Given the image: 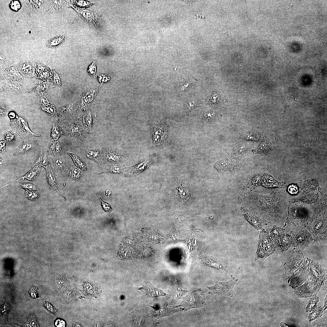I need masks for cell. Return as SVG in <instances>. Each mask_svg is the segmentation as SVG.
Wrapping results in <instances>:
<instances>
[{"label":"cell","instance_id":"cell-1","mask_svg":"<svg viewBox=\"0 0 327 327\" xmlns=\"http://www.w3.org/2000/svg\"><path fill=\"white\" fill-rule=\"evenodd\" d=\"M318 213L306 208H291L284 228L285 232L293 235L303 230L309 231Z\"/></svg>","mask_w":327,"mask_h":327},{"label":"cell","instance_id":"cell-2","mask_svg":"<svg viewBox=\"0 0 327 327\" xmlns=\"http://www.w3.org/2000/svg\"><path fill=\"white\" fill-rule=\"evenodd\" d=\"M276 248L268 232L262 229L260 232L258 247L255 259L264 260L266 257L274 253Z\"/></svg>","mask_w":327,"mask_h":327},{"label":"cell","instance_id":"cell-3","mask_svg":"<svg viewBox=\"0 0 327 327\" xmlns=\"http://www.w3.org/2000/svg\"><path fill=\"white\" fill-rule=\"evenodd\" d=\"M101 151L102 160L108 165L121 164L129 157V154L127 151L117 148L103 147Z\"/></svg>","mask_w":327,"mask_h":327},{"label":"cell","instance_id":"cell-4","mask_svg":"<svg viewBox=\"0 0 327 327\" xmlns=\"http://www.w3.org/2000/svg\"><path fill=\"white\" fill-rule=\"evenodd\" d=\"M205 305L204 292L201 289H198L183 297L181 303L177 307H181L185 311L190 309L203 307Z\"/></svg>","mask_w":327,"mask_h":327},{"label":"cell","instance_id":"cell-5","mask_svg":"<svg viewBox=\"0 0 327 327\" xmlns=\"http://www.w3.org/2000/svg\"><path fill=\"white\" fill-rule=\"evenodd\" d=\"M309 231L313 240L321 241L327 239L326 213L316 217L311 226Z\"/></svg>","mask_w":327,"mask_h":327},{"label":"cell","instance_id":"cell-6","mask_svg":"<svg viewBox=\"0 0 327 327\" xmlns=\"http://www.w3.org/2000/svg\"><path fill=\"white\" fill-rule=\"evenodd\" d=\"M238 280V279L232 277L226 282H216L214 285L206 287L210 290L208 293L211 295L217 294L219 296L233 297L234 287Z\"/></svg>","mask_w":327,"mask_h":327},{"label":"cell","instance_id":"cell-7","mask_svg":"<svg viewBox=\"0 0 327 327\" xmlns=\"http://www.w3.org/2000/svg\"><path fill=\"white\" fill-rule=\"evenodd\" d=\"M306 259L302 251L294 248L290 256L284 264L286 275L294 273L304 265Z\"/></svg>","mask_w":327,"mask_h":327},{"label":"cell","instance_id":"cell-8","mask_svg":"<svg viewBox=\"0 0 327 327\" xmlns=\"http://www.w3.org/2000/svg\"><path fill=\"white\" fill-rule=\"evenodd\" d=\"M168 129V126L164 122L159 121L153 124L151 128L152 147L159 146L164 143L167 136Z\"/></svg>","mask_w":327,"mask_h":327},{"label":"cell","instance_id":"cell-9","mask_svg":"<svg viewBox=\"0 0 327 327\" xmlns=\"http://www.w3.org/2000/svg\"><path fill=\"white\" fill-rule=\"evenodd\" d=\"M242 166L239 161L231 157L217 161L214 164L213 167L219 172L229 174L236 171Z\"/></svg>","mask_w":327,"mask_h":327},{"label":"cell","instance_id":"cell-10","mask_svg":"<svg viewBox=\"0 0 327 327\" xmlns=\"http://www.w3.org/2000/svg\"><path fill=\"white\" fill-rule=\"evenodd\" d=\"M311 234L308 230H303L292 235V244L298 250L302 251L312 241Z\"/></svg>","mask_w":327,"mask_h":327},{"label":"cell","instance_id":"cell-11","mask_svg":"<svg viewBox=\"0 0 327 327\" xmlns=\"http://www.w3.org/2000/svg\"><path fill=\"white\" fill-rule=\"evenodd\" d=\"M71 7L74 9L79 16L91 24H93L95 25L97 20L101 16V15L95 11H90L73 5H71Z\"/></svg>","mask_w":327,"mask_h":327},{"label":"cell","instance_id":"cell-12","mask_svg":"<svg viewBox=\"0 0 327 327\" xmlns=\"http://www.w3.org/2000/svg\"><path fill=\"white\" fill-rule=\"evenodd\" d=\"M249 145L244 141L237 143L233 146L231 153V158L240 160L242 157L247 151Z\"/></svg>","mask_w":327,"mask_h":327},{"label":"cell","instance_id":"cell-13","mask_svg":"<svg viewBox=\"0 0 327 327\" xmlns=\"http://www.w3.org/2000/svg\"><path fill=\"white\" fill-rule=\"evenodd\" d=\"M200 259L204 265L219 270H224L228 272L231 277H233V275L229 272L226 267L222 265L217 259L212 256H206L201 257Z\"/></svg>","mask_w":327,"mask_h":327},{"label":"cell","instance_id":"cell-14","mask_svg":"<svg viewBox=\"0 0 327 327\" xmlns=\"http://www.w3.org/2000/svg\"><path fill=\"white\" fill-rule=\"evenodd\" d=\"M272 147V144L270 139L266 135H265L258 148L252 150V151L255 154L268 155L271 153Z\"/></svg>","mask_w":327,"mask_h":327},{"label":"cell","instance_id":"cell-15","mask_svg":"<svg viewBox=\"0 0 327 327\" xmlns=\"http://www.w3.org/2000/svg\"><path fill=\"white\" fill-rule=\"evenodd\" d=\"M41 155L38 158V159L36 161V163L33 165L32 168L25 175L23 176H22L18 179L15 180L14 182L10 183L9 184L5 185L2 187V188L4 187H5L9 184H11L14 182H15L21 179H27L29 180H34L36 177L38 176V175L39 173L41 168Z\"/></svg>","mask_w":327,"mask_h":327},{"label":"cell","instance_id":"cell-16","mask_svg":"<svg viewBox=\"0 0 327 327\" xmlns=\"http://www.w3.org/2000/svg\"><path fill=\"white\" fill-rule=\"evenodd\" d=\"M282 252L288 250L292 244V235L285 233L274 243Z\"/></svg>","mask_w":327,"mask_h":327},{"label":"cell","instance_id":"cell-17","mask_svg":"<svg viewBox=\"0 0 327 327\" xmlns=\"http://www.w3.org/2000/svg\"><path fill=\"white\" fill-rule=\"evenodd\" d=\"M46 171L47 180L50 188L57 191L65 200L66 199L61 194L58 189L57 183V178L51 167L50 163L45 167Z\"/></svg>","mask_w":327,"mask_h":327},{"label":"cell","instance_id":"cell-18","mask_svg":"<svg viewBox=\"0 0 327 327\" xmlns=\"http://www.w3.org/2000/svg\"><path fill=\"white\" fill-rule=\"evenodd\" d=\"M139 289L144 292L148 296L155 297L165 296L166 294L161 290L154 287L149 282L146 283L143 287Z\"/></svg>","mask_w":327,"mask_h":327},{"label":"cell","instance_id":"cell-19","mask_svg":"<svg viewBox=\"0 0 327 327\" xmlns=\"http://www.w3.org/2000/svg\"><path fill=\"white\" fill-rule=\"evenodd\" d=\"M18 121L16 125H14L15 126H14L15 129L17 130L18 132L20 133V134H23V136H25L29 134L36 136H39V135L34 133L30 130L25 119L20 118Z\"/></svg>","mask_w":327,"mask_h":327},{"label":"cell","instance_id":"cell-20","mask_svg":"<svg viewBox=\"0 0 327 327\" xmlns=\"http://www.w3.org/2000/svg\"><path fill=\"white\" fill-rule=\"evenodd\" d=\"M261 137V134L258 130L251 129L242 133L240 138L243 140L257 141Z\"/></svg>","mask_w":327,"mask_h":327},{"label":"cell","instance_id":"cell-21","mask_svg":"<svg viewBox=\"0 0 327 327\" xmlns=\"http://www.w3.org/2000/svg\"><path fill=\"white\" fill-rule=\"evenodd\" d=\"M153 162L151 158H148L143 160L136 165L130 169L129 172L133 174L140 173L147 168Z\"/></svg>","mask_w":327,"mask_h":327},{"label":"cell","instance_id":"cell-22","mask_svg":"<svg viewBox=\"0 0 327 327\" xmlns=\"http://www.w3.org/2000/svg\"><path fill=\"white\" fill-rule=\"evenodd\" d=\"M243 215L244 219L256 229H262L264 223L258 217L249 213H244Z\"/></svg>","mask_w":327,"mask_h":327},{"label":"cell","instance_id":"cell-23","mask_svg":"<svg viewBox=\"0 0 327 327\" xmlns=\"http://www.w3.org/2000/svg\"><path fill=\"white\" fill-rule=\"evenodd\" d=\"M53 168L55 172L58 173H64L67 172L68 169L63 160L59 157H54L51 161Z\"/></svg>","mask_w":327,"mask_h":327},{"label":"cell","instance_id":"cell-24","mask_svg":"<svg viewBox=\"0 0 327 327\" xmlns=\"http://www.w3.org/2000/svg\"><path fill=\"white\" fill-rule=\"evenodd\" d=\"M126 170V168L124 165L108 164L99 174L104 173L121 174L125 172Z\"/></svg>","mask_w":327,"mask_h":327},{"label":"cell","instance_id":"cell-25","mask_svg":"<svg viewBox=\"0 0 327 327\" xmlns=\"http://www.w3.org/2000/svg\"><path fill=\"white\" fill-rule=\"evenodd\" d=\"M285 233V232L284 228L274 225L270 231L269 236L274 243Z\"/></svg>","mask_w":327,"mask_h":327},{"label":"cell","instance_id":"cell-26","mask_svg":"<svg viewBox=\"0 0 327 327\" xmlns=\"http://www.w3.org/2000/svg\"><path fill=\"white\" fill-rule=\"evenodd\" d=\"M49 149L50 153L55 157H59L62 152L60 143L56 140H52L49 146Z\"/></svg>","mask_w":327,"mask_h":327},{"label":"cell","instance_id":"cell-27","mask_svg":"<svg viewBox=\"0 0 327 327\" xmlns=\"http://www.w3.org/2000/svg\"><path fill=\"white\" fill-rule=\"evenodd\" d=\"M85 153L87 157L98 164L101 163V151L97 150H87Z\"/></svg>","mask_w":327,"mask_h":327},{"label":"cell","instance_id":"cell-28","mask_svg":"<svg viewBox=\"0 0 327 327\" xmlns=\"http://www.w3.org/2000/svg\"><path fill=\"white\" fill-rule=\"evenodd\" d=\"M189 291H190L184 290L180 288H177L172 293L170 301L171 304H175L184 294Z\"/></svg>","mask_w":327,"mask_h":327},{"label":"cell","instance_id":"cell-29","mask_svg":"<svg viewBox=\"0 0 327 327\" xmlns=\"http://www.w3.org/2000/svg\"><path fill=\"white\" fill-rule=\"evenodd\" d=\"M70 127H69L68 132L69 133L70 135L73 136H75L76 137H81V133L82 132V131L83 128V125H76V124H72L70 125Z\"/></svg>","mask_w":327,"mask_h":327},{"label":"cell","instance_id":"cell-30","mask_svg":"<svg viewBox=\"0 0 327 327\" xmlns=\"http://www.w3.org/2000/svg\"><path fill=\"white\" fill-rule=\"evenodd\" d=\"M63 134L61 128L56 123H54L51 133V137L52 140H57Z\"/></svg>","mask_w":327,"mask_h":327},{"label":"cell","instance_id":"cell-31","mask_svg":"<svg viewBox=\"0 0 327 327\" xmlns=\"http://www.w3.org/2000/svg\"><path fill=\"white\" fill-rule=\"evenodd\" d=\"M82 175V172L80 169L74 166L71 167L69 173V177L70 178L75 180H78L80 179Z\"/></svg>","mask_w":327,"mask_h":327},{"label":"cell","instance_id":"cell-32","mask_svg":"<svg viewBox=\"0 0 327 327\" xmlns=\"http://www.w3.org/2000/svg\"><path fill=\"white\" fill-rule=\"evenodd\" d=\"M68 154L71 157L77 167L84 170H87V167L84 162L79 157L72 153H68Z\"/></svg>","mask_w":327,"mask_h":327},{"label":"cell","instance_id":"cell-33","mask_svg":"<svg viewBox=\"0 0 327 327\" xmlns=\"http://www.w3.org/2000/svg\"><path fill=\"white\" fill-rule=\"evenodd\" d=\"M66 37L64 35H59L52 38L50 41L52 47H57L62 44L65 41Z\"/></svg>","mask_w":327,"mask_h":327},{"label":"cell","instance_id":"cell-34","mask_svg":"<svg viewBox=\"0 0 327 327\" xmlns=\"http://www.w3.org/2000/svg\"><path fill=\"white\" fill-rule=\"evenodd\" d=\"M10 309V307L7 302L1 306L0 308V313L3 319L5 321H8V315Z\"/></svg>","mask_w":327,"mask_h":327},{"label":"cell","instance_id":"cell-35","mask_svg":"<svg viewBox=\"0 0 327 327\" xmlns=\"http://www.w3.org/2000/svg\"><path fill=\"white\" fill-rule=\"evenodd\" d=\"M25 325L27 327H38L39 325L35 315L32 314L30 316L26 323Z\"/></svg>","mask_w":327,"mask_h":327},{"label":"cell","instance_id":"cell-36","mask_svg":"<svg viewBox=\"0 0 327 327\" xmlns=\"http://www.w3.org/2000/svg\"><path fill=\"white\" fill-rule=\"evenodd\" d=\"M32 145L28 143H23L19 147L17 152V154H23L30 150L32 148Z\"/></svg>","mask_w":327,"mask_h":327},{"label":"cell","instance_id":"cell-37","mask_svg":"<svg viewBox=\"0 0 327 327\" xmlns=\"http://www.w3.org/2000/svg\"><path fill=\"white\" fill-rule=\"evenodd\" d=\"M25 195L28 199L34 200L38 199L40 196V194L37 191L26 190L25 192Z\"/></svg>","mask_w":327,"mask_h":327},{"label":"cell","instance_id":"cell-38","mask_svg":"<svg viewBox=\"0 0 327 327\" xmlns=\"http://www.w3.org/2000/svg\"><path fill=\"white\" fill-rule=\"evenodd\" d=\"M73 3L74 5L78 7V8L81 7V8H86L93 5V3L88 1L83 0L74 1Z\"/></svg>","mask_w":327,"mask_h":327},{"label":"cell","instance_id":"cell-39","mask_svg":"<svg viewBox=\"0 0 327 327\" xmlns=\"http://www.w3.org/2000/svg\"><path fill=\"white\" fill-rule=\"evenodd\" d=\"M43 306L48 312L54 315L55 314L57 311V309L48 302L45 301Z\"/></svg>","mask_w":327,"mask_h":327},{"label":"cell","instance_id":"cell-40","mask_svg":"<svg viewBox=\"0 0 327 327\" xmlns=\"http://www.w3.org/2000/svg\"><path fill=\"white\" fill-rule=\"evenodd\" d=\"M184 79L181 80L180 82V88L181 91L184 90L189 87H190V86L192 85V82H191V81L189 79H187H187H185V78H184Z\"/></svg>","mask_w":327,"mask_h":327},{"label":"cell","instance_id":"cell-41","mask_svg":"<svg viewBox=\"0 0 327 327\" xmlns=\"http://www.w3.org/2000/svg\"><path fill=\"white\" fill-rule=\"evenodd\" d=\"M38 291V289L36 286H32L29 290L28 294L32 298L35 299L39 297Z\"/></svg>","mask_w":327,"mask_h":327},{"label":"cell","instance_id":"cell-42","mask_svg":"<svg viewBox=\"0 0 327 327\" xmlns=\"http://www.w3.org/2000/svg\"><path fill=\"white\" fill-rule=\"evenodd\" d=\"M20 185L22 188L30 191L37 190L36 186L31 183H20Z\"/></svg>","mask_w":327,"mask_h":327},{"label":"cell","instance_id":"cell-43","mask_svg":"<svg viewBox=\"0 0 327 327\" xmlns=\"http://www.w3.org/2000/svg\"><path fill=\"white\" fill-rule=\"evenodd\" d=\"M196 101L194 100H190L188 101L185 105L186 111H189L193 109L196 105Z\"/></svg>","mask_w":327,"mask_h":327},{"label":"cell","instance_id":"cell-44","mask_svg":"<svg viewBox=\"0 0 327 327\" xmlns=\"http://www.w3.org/2000/svg\"><path fill=\"white\" fill-rule=\"evenodd\" d=\"M41 153L42 156L41 166L45 167L50 163V162L48 159L46 154L43 151H42Z\"/></svg>","mask_w":327,"mask_h":327},{"label":"cell","instance_id":"cell-45","mask_svg":"<svg viewBox=\"0 0 327 327\" xmlns=\"http://www.w3.org/2000/svg\"><path fill=\"white\" fill-rule=\"evenodd\" d=\"M97 60H95L88 67V71L91 75L94 76L96 71Z\"/></svg>","mask_w":327,"mask_h":327},{"label":"cell","instance_id":"cell-46","mask_svg":"<svg viewBox=\"0 0 327 327\" xmlns=\"http://www.w3.org/2000/svg\"><path fill=\"white\" fill-rule=\"evenodd\" d=\"M10 7L13 10L17 11L20 9L21 5L18 1H13L10 3Z\"/></svg>","mask_w":327,"mask_h":327},{"label":"cell","instance_id":"cell-47","mask_svg":"<svg viewBox=\"0 0 327 327\" xmlns=\"http://www.w3.org/2000/svg\"><path fill=\"white\" fill-rule=\"evenodd\" d=\"M15 138V134L12 131H6L5 134V140L12 141Z\"/></svg>","mask_w":327,"mask_h":327},{"label":"cell","instance_id":"cell-48","mask_svg":"<svg viewBox=\"0 0 327 327\" xmlns=\"http://www.w3.org/2000/svg\"><path fill=\"white\" fill-rule=\"evenodd\" d=\"M85 123L89 129H91L92 127V121L91 113L89 111L88 112L87 114Z\"/></svg>","mask_w":327,"mask_h":327},{"label":"cell","instance_id":"cell-49","mask_svg":"<svg viewBox=\"0 0 327 327\" xmlns=\"http://www.w3.org/2000/svg\"><path fill=\"white\" fill-rule=\"evenodd\" d=\"M54 325L55 327H63L65 326L66 323L65 321L63 319H58L54 321Z\"/></svg>","mask_w":327,"mask_h":327},{"label":"cell","instance_id":"cell-50","mask_svg":"<svg viewBox=\"0 0 327 327\" xmlns=\"http://www.w3.org/2000/svg\"><path fill=\"white\" fill-rule=\"evenodd\" d=\"M100 200L101 202V204L102 207L104 210L107 212L110 211L111 210L110 206L108 204L104 202L100 198Z\"/></svg>","mask_w":327,"mask_h":327},{"label":"cell","instance_id":"cell-51","mask_svg":"<svg viewBox=\"0 0 327 327\" xmlns=\"http://www.w3.org/2000/svg\"><path fill=\"white\" fill-rule=\"evenodd\" d=\"M6 142V141L5 140H2L0 141V150L1 153H4V152L5 150Z\"/></svg>","mask_w":327,"mask_h":327},{"label":"cell","instance_id":"cell-52","mask_svg":"<svg viewBox=\"0 0 327 327\" xmlns=\"http://www.w3.org/2000/svg\"><path fill=\"white\" fill-rule=\"evenodd\" d=\"M214 113L213 112H209L204 115V119L206 121H208L211 119L213 117Z\"/></svg>","mask_w":327,"mask_h":327},{"label":"cell","instance_id":"cell-53","mask_svg":"<svg viewBox=\"0 0 327 327\" xmlns=\"http://www.w3.org/2000/svg\"><path fill=\"white\" fill-rule=\"evenodd\" d=\"M15 113L13 112H11L9 114V116L11 118H13L15 117Z\"/></svg>","mask_w":327,"mask_h":327}]
</instances>
